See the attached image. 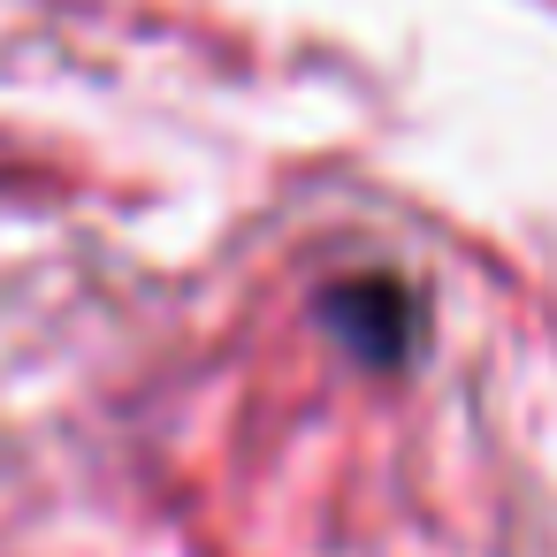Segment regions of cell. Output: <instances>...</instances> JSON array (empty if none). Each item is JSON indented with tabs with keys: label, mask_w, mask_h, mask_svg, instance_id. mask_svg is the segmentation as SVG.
I'll return each mask as SVG.
<instances>
[{
	"label": "cell",
	"mask_w": 557,
	"mask_h": 557,
	"mask_svg": "<svg viewBox=\"0 0 557 557\" xmlns=\"http://www.w3.org/2000/svg\"><path fill=\"white\" fill-rule=\"evenodd\" d=\"M336 306L344 313H359V321H344L351 336H359V351H397V321H405V298L389 290V283H359V290H336Z\"/></svg>",
	"instance_id": "1"
}]
</instances>
